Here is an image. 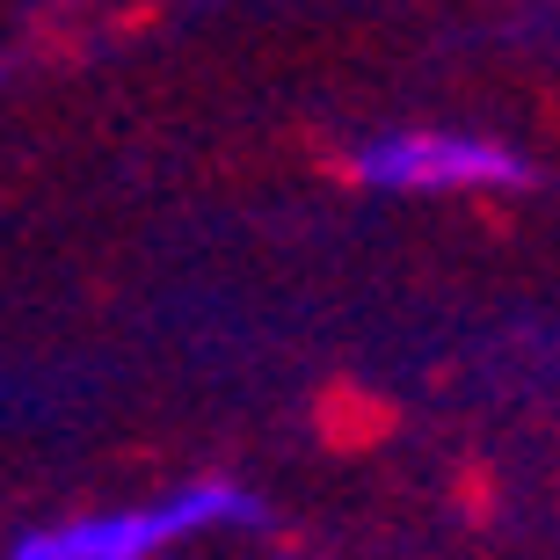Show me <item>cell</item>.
<instances>
[{
  "mask_svg": "<svg viewBox=\"0 0 560 560\" xmlns=\"http://www.w3.org/2000/svg\"><path fill=\"white\" fill-rule=\"evenodd\" d=\"M270 524V502L255 495L248 480L226 474H189L161 495L139 502H103V510H73V517L30 524L8 560H167L197 539H219V532H255Z\"/></svg>",
  "mask_w": 560,
  "mask_h": 560,
  "instance_id": "cell-1",
  "label": "cell"
},
{
  "mask_svg": "<svg viewBox=\"0 0 560 560\" xmlns=\"http://www.w3.org/2000/svg\"><path fill=\"white\" fill-rule=\"evenodd\" d=\"M342 175L372 197H517L532 161L495 131L466 125H386L342 153Z\"/></svg>",
  "mask_w": 560,
  "mask_h": 560,
  "instance_id": "cell-2",
  "label": "cell"
}]
</instances>
